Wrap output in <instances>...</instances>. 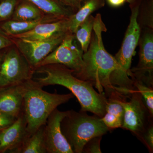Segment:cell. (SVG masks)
<instances>
[{"instance_id":"7c38bea8","label":"cell","mask_w":153,"mask_h":153,"mask_svg":"<svg viewBox=\"0 0 153 153\" xmlns=\"http://www.w3.org/2000/svg\"><path fill=\"white\" fill-rule=\"evenodd\" d=\"M29 137L23 111L15 121L0 132V153H14Z\"/></svg>"},{"instance_id":"30bf717a","label":"cell","mask_w":153,"mask_h":153,"mask_svg":"<svg viewBox=\"0 0 153 153\" xmlns=\"http://www.w3.org/2000/svg\"><path fill=\"white\" fill-rule=\"evenodd\" d=\"M68 32H59L51 38L41 41L11 38L13 40L14 45L35 69L45 57L61 44Z\"/></svg>"},{"instance_id":"484cf974","label":"cell","mask_w":153,"mask_h":153,"mask_svg":"<svg viewBox=\"0 0 153 153\" xmlns=\"http://www.w3.org/2000/svg\"><path fill=\"white\" fill-rule=\"evenodd\" d=\"M102 136L96 137L89 140L84 146L82 153H101L100 142Z\"/></svg>"},{"instance_id":"cb8c5ba5","label":"cell","mask_w":153,"mask_h":153,"mask_svg":"<svg viewBox=\"0 0 153 153\" xmlns=\"http://www.w3.org/2000/svg\"><path fill=\"white\" fill-rule=\"evenodd\" d=\"M20 0H0V23L11 19Z\"/></svg>"},{"instance_id":"d6a6232c","label":"cell","mask_w":153,"mask_h":153,"mask_svg":"<svg viewBox=\"0 0 153 153\" xmlns=\"http://www.w3.org/2000/svg\"><path fill=\"white\" fill-rule=\"evenodd\" d=\"M1 130H0V132H1Z\"/></svg>"},{"instance_id":"5bb4252c","label":"cell","mask_w":153,"mask_h":153,"mask_svg":"<svg viewBox=\"0 0 153 153\" xmlns=\"http://www.w3.org/2000/svg\"><path fill=\"white\" fill-rule=\"evenodd\" d=\"M68 19L42 23L26 33L10 37L30 41L45 40L51 38L59 32H68L67 26Z\"/></svg>"},{"instance_id":"4dcf8cb0","label":"cell","mask_w":153,"mask_h":153,"mask_svg":"<svg viewBox=\"0 0 153 153\" xmlns=\"http://www.w3.org/2000/svg\"><path fill=\"white\" fill-rule=\"evenodd\" d=\"M6 49H3V50L0 51V71H1V64L2 61L3 57H4Z\"/></svg>"},{"instance_id":"f546056e","label":"cell","mask_w":153,"mask_h":153,"mask_svg":"<svg viewBox=\"0 0 153 153\" xmlns=\"http://www.w3.org/2000/svg\"><path fill=\"white\" fill-rule=\"evenodd\" d=\"M110 7H112L117 8L123 5L128 0H105Z\"/></svg>"},{"instance_id":"e0dca14e","label":"cell","mask_w":153,"mask_h":153,"mask_svg":"<svg viewBox=\"0 0 153 153\" xmlns=\"http://www.w3.org/2000/svg\"><path fill=\"white\" fill-rule=\"evenodd\" d=\"M60 20H61L50 15L41 20L31 22H22L10 19L0 23V30L7 36L11 37L26 33L42 23L56 22Z\"/></svg>"},{"instance_id":"1f68e13d","label":"cell","mask_w":153,"mask_h":153,"mask_svg":"<svg viewBox=\"0 0 153 153\" xmlns=\"http://www.w3.org/2000/svg\"><path fill=\"white\" fill-rule=\"evenodd\" d=\"M137 1V0H128L127 2L129 3L130 4H131Z\"/></svg>"},{"instance_id":"3957f363","label":"cell","mask_w":153,"mask_h":153,"mask_svg":"<svg viewBox=\"0 0 153 153\" xmlns=\"http://www.w3.org/2000/svg\"><path fill=\"white\" fill-rule=\"evenodd\" d=\"M24 86L22 111L29 136L45 125L49 116L57 107L68 102L74 97L71 93L58 94L47 92L33 78L24 82Z\"/></svg>"},{"instance_id":"603a6c76","label":"cell","mask_w":153,"mask_h":153,"mask_svg":"<svg viewBox=\"0 0 153 153\" xmlns=\"http://www.w3.org/2000/svg\"><path fill=\"white\" fill-rule=\"evenodd\" d=\"M134 85L141 96L151 116L153 117V87H149L136 81H134Z\"/></svg>"},{"instance_id":"ba28073f","label":"cell","mask_w":153,"mask_h":153,"mask_svg":"<svg viewBox=\"0 0 153 153\" xmlns=\"http://www.w3.org/2000/svg\"><path fill=\"white\" fill-rule=\"evenodd\" d=\"M76 42L74 34L68 32L61 44L36 68L49 64H61L73 70L74 76H78L82 72L84 63L82 59L83 52Z\"/></svg>"},{"instance_id":"9c48e42d","label":"cell","mask_w":153,"mask_h":153,"mask_svg":"<svg viewBox=\"0 0 153 153\" xmlns=\"http://www.w3.org/2000/svg\"><path fill=\"white\" fill-rule=\"evenodd\" d=\"M139 60L130 69L129 76L134 81L153 87V29H141L139 40Z\"/></svg>"},{"instance_id":"ac0fdd59","label":"cell","mask_w":153,"mask_h":153,"mask_svg":"<svg viewBox=\"0 0 153 153\" xmlns=\"http://www.w3.org/2000/svg\"><path fill=\"white\" fill-rule=\"evenodd\" d=\"M38 7L45 14L59 20L68 19L75 13L59 0H26Z\"/></svg>"},{"instance_id":"f1b7e54d","label":"cell","mask_w":153,"mask_h":153,"mask_svg":"<svg viewBox=\"0 0 153 153\" xmlns=\"http://www.w3.org/2000/svg\"><path fill=\"white\" fill-rule=\"evenodd\" d=\"M65 5L72 9L76 13L81 7L83 0H59Z\"/></svg>"},{"instance_id":"2e32d148","label":"cell","mask_w":153,"mask_h":153,"mask_svg":"<svg viewBox=\"0 0 153 153\" xmlns=\"http://www.w3.org/2000/svg\"><path fill=\"white\" fill-rule=\"evenodd\" d=\"M105 0H83L81 7L67 19L68 32L74 34L78 27L88 17L104 7Z\"/></svg>"},{"instance_id":"277c9868","label":"cell","mask_w":153,"mask_h":153,"mask_svg":"<svg viewBox=\"0 0 153 153\" xmlns=\"http://www.w3.org/2000/svg\"><path fill=\"white\" fill-rule=\"evenodd\" d=\"M141 0L130 4L131 16L129 24L125 35L121 47L114 56L118 68L111 73L110 81L118 92L128 95L136 90L134 82L128 74L130 71L132 57L138 44L141 28L137 22L138 13Z\"/></svg>"},{"instance_id":"8fae6325","label":"cell","mask_w":153,"mask_h":153,"mask_svg":"<svg viewBox=\"0 0 153 153\" xmlns=\"http://www.w3.org/2000/svg\"><path fill=\"white\" fill-rule=\"evenodd\" d=\"M68 113L56 108L47 119L44 130L47 153H74L61 129V121Z\"/></svg>"},{"instance_id":"44dd1931","label":"cell","mask_w":153,"mask_h":153,"mask_svg":"<svg viewBox=\"0 0 153 153\" xmlns=\"http://www.w3.org/2000/svg\"><path fill=\"white\" fill-rule=\"evenodd\" d=\"M94 20L95 17L91 15L79 25L74 33L76 41L79 43L83 53L87 51L89 47Z\"/></svg>"},{"instance_id":"7402d4cb","label":"cell","mask_w":153,"mask_h":153,"mask_svg":"<svg viewBox=\"0 0 153 153\" xmlns=\"http://www.w3.org/2000/svg\"><path fill=\"white\" fill-rule=\"evenodd\" d=\"M141 29H153V0H141L137 18Z\"/></svg>"},{"instance_id":"d6986e66","label":"cell","mask_w":153,"mask_h":153,"mask_svg":"<svg viewBox=\"0 0 153 153\" xmlns=\"http://www.w3.org/2000/svg\"><path fill=\"white\" fill-rule=\"evenodd\" d=\"M47 16L48 15L33 3L26 0H20L11 19L14 21L31 22L41 20Z\"/></svg>"},{"instance_id":"4316f807","label":"cell","mask_w":153,"mask_h":153,"mask_svg":"<svg viewBox=\"0 0 153 153\" xmlns=\"http://www.w3.org/2000/svg\"><path fill=\"white\" fill-rule=\"evenodd\" d=\"M16 118L0 112V130H2L10 126Z\"/></svg>"},{"instance_id":"d4e9b609","label":"cell","mask_w":153,"mask_h":153,"mask_svg":"<svg viewBox=\"0 0 153 153\" xmlns=\"http://www.w3.org/2000/svg\"><path fill=\"white\" fill-rule=\"evenodd\" d=\"M150 153L153 152V122L151 123L138 138Z\"/></svg>"},{"instance_id":"8992f818","label":"cell","mask_w":153,"mask_h":153,"mask_svg":"<svg viewBox=\"0 0 153 153\" xmlns=\"http://www.w3.org/2000/svg\"><path fill=\"white\" fill-rule=\"evenodd\" d=\"M35 69L15 45L6 49L0 71V87L21 84L33 79Z\"/></svg>"},{"instance_id":"4fadbf2b","label":"cell","mask_w":153,"mask_h":153,"mask_svg":"<svg viewBox=\"0 0 153 153\" xmlns=\"http://www.w3.org/2000/svg\"><path fill=\"white\" fill-rule=\"evenodd\" d=\"M24 82L0 87V112L15 118L21 114L23 110Z\"/></svg>"},{"instance_id":"83f0119b","label":"cell","mask_w":153,"mask_h":153,"mask_svg":"<svg viewBox=\"0 0 153 153\" xmlns=\"http://www.w3.org/2000/svg\"><path fill=\"white\" fill-rule=\"evenodd\" d=\"M14 44L13 38L7 36L0 30V51L7 49Z\"/></svg>"},{"instance_id":"9a60e30c","label":"cell","mask_w":153,"mask_h":153,"mask_svg":"<svg viewBox=\"0 0 153 153\" xmlns=\"http://www.w3.org/2000/svg\"><path fill=\"white\" fill-rule=\"evenodd\" d=\"M125 96L116 91L107 97L105 114L101 119L110 131L121 128L124 111L122 100Z\"/></svg>"},{"instance_id":"52a82bcc","label":"cell","mask_w":153,"mask_h":153,"mask_svg":"<svg viewBox=\"0 0 153 153\" xmlns=\"http://www.w3.org/2000/svg\"><path fill=\"white\" fill-rule=\"evenodd\" d=\"M124 115L121 128L131 132L137 138L153 121L149 111L137 89L122 100Z\"/></svg>"},{"instance_id":"5b68a950","label":"cell","mask_w":153,"mask_h":153,"mask_svg":"<svg viewBox=\"0 0 153 153\" xmlns=\"http://www.w3.org/2000/svg\"><path fill=\"white\" fill-rule=\"evenodd\" d=\"M61 129L74 153H82L89 140L102 136L110 131L98 116H90L86 111L74 110L68 111L61 121Z\"/></svg>"},{"instance_id":"7a4b0ae2","label":"cell","mask_w":153,"mask_h":153,"mask_svg":"<svg viewBox=\"0 0 153 153\" xmlns=\"http://www.w3.org/2000/svg\"><path fill=\"white\" fill-rule=\"evenodd\" d=\"M42 77L33 79L42 87L60 85L66 88L77 98L81 111L90 112L100 117L104 116L107 98L94 88L90 82L82 80L73 74L74 71L64 65L49 64L35 69Z\"/></svg>"},{"instance_id":"ffe728a7","label":"cell","mask_w":153,"mask_h":153,"mask_svg":"<svg viewBox=\"0 0 153 153\" xmlns=\"http://www.w3.org/2000/svg\"><path fill=\"white\" fill-rule=\"evenodd\" d=\"M44 126L41 127L28 137L23 145L14 153H47L44 143Z\"/></svg>"},{"instance_id":"6da1fadb","label":"cell","mask_w":153,"mask_h":153,"mask_svg":"<svg viewBox=\"0 0 153 153\" xmlns=\"http://www.w3.org/2000/svg\"><path fill=\"white\" fill-rule=\"evenodd\" d=\"M107 29L101 15L95 17L93 31L87 51L82 55L84 67L77 78L91 83L98 93L107 97L117 91L111 84L110 76L118 68L114 56L105 50L102 41V32Z\"/></svg>"}]
</instances>
